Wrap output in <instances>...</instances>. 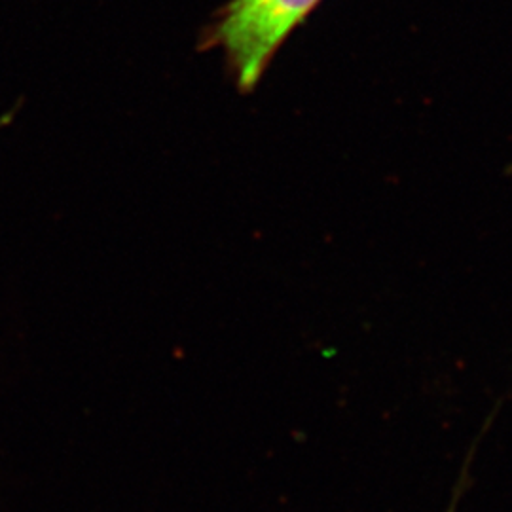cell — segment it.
Masks as SVG:
<instances>
[{
  "label": "cell",
  "instance_id": "6da1fadb",
  "mask_svg": "<svg viewBox=\"0 0 512 512\" xmlns=\"http://www.w3.org/2000/svg\"><path fill=\"white\" fill-rule=\"evenodd\" d=\"M321 0H230L209 40L226 55L241 92H251L283 42Z\"/></svg>",
  "mask_w": 512,
  "mask_h": 512
}]
</instances>
